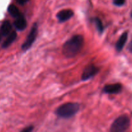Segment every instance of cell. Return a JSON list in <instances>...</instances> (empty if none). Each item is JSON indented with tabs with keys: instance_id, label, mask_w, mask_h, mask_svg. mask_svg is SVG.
<instances>
[{
	"instance_id": "obj_17",
	"label": "cell",
	"mask_w": 132,
	"mask_h": 132,
	"mask_svg": "<svg viewBox=\"0 0 132 132\" xmlns=\"http://www.w3.org/2000/svg\"><path fill=\"white\" fill-rule=\"evenodd\" d=\"M129 50L132 52V41H131V42L130 43V44H129Z\"/></svg>"
},
{
	"instance_id": "obj_18",
	"label": "cell",
	"mask_w": 132,
	"mask_h": 132,
	"mask_svg": "<svg viewBox=\"0 0 132 132\" xmlns=\"http://www.w3.org/2000/svg\"><path fill=\"white\" fill-rule=\"evenodd\" d=\"M131 16L132 17V12H131Z\"/></svg>"
},
{
	"instance_id": "obj_7",
	"label": "cell",
	"mask_w": 132,
	"mask_h": 132,
	"mask_svg": "<svg viewBox=\"0 0 132 132\" xmlns=\"http://www.w3.org/2000/svg\"><path fill=\"white\" fill-rule=\"evenodd\" d=\"M74 15V12L70 9H64L58 12L56 15L57 19L60 22H64L69 20Z\"/></svg>"
},
{
	"instance_id": "obj_8",
	"label": "cell",
	"mask_w": 132,
	"mask_h": 132,
	"mask_svg": "<svg viewBox=\"0 0 132 132\" xmlns=\"http://www.w3.org/2000/svg\"><path fill=\"white\" fill-rule=\"evenodd\" d=\"M14 24L15 28L18 30H23L27 27V21L22 14H21L19 17L16 18L14 22Z\"/></svg>"
},
{
	"instance_id": "obj_15",
	"label": "cell",
	"mask_w": 132,
	"mask_h": 132,
	"mask_svg": "<svg viewBox=\"0 0 132 132\" xmlns=\"http://www.w3.org/2000/svg\"><path fill=\"white\" fill-rule=\"evenodd\" d=\"M33 130V126H28V127L25 128H24L23 130H21V131H24V132H30L32 130Z\"/></svg>"
},
{
	"instance_id": "obj_10",
	"label": "cell",
	"mask_w": 132,
	"mask_h": 132,
	"mask_svg": "<svg viewBox=\"0 0 132 132\" xmlns=\"http://www.w3.org/2000/svg\"><path fill=\"white\" fill-rule=\"evenodd\" d=\"M17 34L16 32L15 31H12V32H10L9 35H8L7 37L5 39V41H4L3 43L2 47L5 48H7L15 41V39H16Z\"/></svg>"
},
{
	"instance_id": "obj_13",
	"label": "cell",
	"mask_w": 132,
	"mask_h": 132,
	"mask_svg": "<svg viewBox=\"0 0 132 132\" xmlns=\"http://www.w3.org/2000/svg\"><path fill=\"white\" fill-rule=\"evenodd\" d=\"M94 24H95L96 28L99 34H102L104 31V26L102 24V22L99 18H96L94 19Z\"/></svg>"
},
{
	"instance_id": "obj_2",
	"label": "cell",
	"mask_w": 132,
	"mask_h": 132,
	"mask_svg": "<svg viewBox=\"0 0 132 132\" xmlns=\"http://www.w3.org/2000/svg\"><path fill=\"white\" fill-rule=\"evenodd\" d=\"M79 104L76 103H67L60 106L55 111L58 117L69 118L75 116L79 110Z\"/></svg>"
},
{
	"instance_id": "obj_1",
	"label": "cell",
	"mask_w": 132,
	"mask_h": 132,
	"mask_svg": "<svg viewBox=\"0 0 132 132\" xmlns=\"http://www.w3.org/2000/svg\"><path fill=\"white\" fill-rule=\"evenodd\" d=\"M84 45V38L81 35H75L67 40L63 45V53L67 57L77 55Z\"/></svg>"
},
{
	"instance_id": "obj_4",
	"label": "cell",
	"mask_w": 132,
	"mask_h": 132,
	"mask_svg": "<svg viewBox=\"0 0 132 132\" xmlns=\"http://www.w3.org/2000/svg\"><path fill=\"white\" fill-rule=\"evenodd\" d=\"M38 34V26L36 23H34L31 28V31H30L29 34H28V36H27V39H26L25 41L23 43L21 46L22 50L25 51L27 50L31 46H32V43L34 42L35 39L36 38V36Z\"/></svg>"
},
{
	"instance_id": "obj_14",
	"label": "cell",
	"mask_w": 132,
	"mask_h": 132,
	"mask_svg": "<svg viewBox=\"0 0 132 132\" xmlns=\"http://www.w3.org/2000/svg\"><path fill=\"white\" fill-rule=\"evenodd\" d=\"M113 4L116 6H122L124 4L126 0H113Z\"/></svg>"
},
{
	"instance_id": "obj_19",
	"label": "cell",
	"mask_w": 132,
	"mask_h": 132,
	"mask_svg": "<svg viewBox=\"0 0 132 132\" xmlns=\"http://www.w3.org/2000/svg\"><path fill=\"white\" fill-rule=\"evenodd\" d=\"M0 39H1V34H0Z\"/></svg>"
},
{
	"instance_id": "obj_12",
	"label": "cell",
	"mask_w": 132,
	"mask_h": 132,
	"mask_svg": "<svg viewBox=\"0 0 132 132\" xmlns=\"http://www.w3.org/2000/svg\"><path fill=\"white\" fill-rule=\"evenodd\" d=\"M8 12L10 14V15H12L14 18H18V17H19L21 15L19 10L14 5H9V6L8 7Z\"/></svg>"
},
{
	"instance_id": "obj_3",
	"label": "cell",
	"mask_w": 132,
	"mask_h": 132,
	"mask_svg": "<svg viewBox=\"0 0 132 132\" xmlns=\"http://www.w3.org/2000/svg\"><path fill=\"white\" fill-rule=\"evenodd\" d=\"M130 121L129 117L126 115L119 116L111 125L110 131L111 132H122L126 131L129 127Z\"/></svg>"
},
{
	"instance_id": "obj_9",
	"label": "cell",
	"mask_w": 132,
	"mask_h": 132,
	"mask_svg": "<svg viewBox=\"0 0 132 132\" xmlns=\"http://www.w3.org/2000/svg\"><path fill=\"white\" fill-rule=\"evenodd\" d=\"M127 39H128V32H125L120 36V37L118 39L117 42L116 43L115 47H116V50L118 52H120L122 50L126 43Z\"/></svg>"
},
{
	"instance_id": "obj_11",
	"label": "cell",
	"mask_w": 132,
	"mask_h": 132,
	"mask_svg": "<svg viewBox=\"0 0 132 132\" xmlns=\"http://www.w3.org/2000/svg\"><path fill=\"white\" fill-rule=\"evenodd\" d=\"M12 25L10 21L6 20L2 23L1 26V33L3 36H8L11 32Z\"/></svg>"
},
{
	"instance_id": "obj_6",
	"label": "cell",
	"mask_w": 132,
	"mask_h": 132,
	"mask_svg": "<svg viewBox=\"0 0 132 132\" xmlns=\"http://www.w3.org/2000/svg\"><path fill=\"white\" fill-rule=\"evenodd\" d=\"M122 85L119 83L111 84V85H107L104 87L103 92L106 94H115L120 92L122 90Z\"/></svg>"
},
{
	"instance_id": "obj_5",
	"label": "cell",
	"mask_w": 132,
	"mask_h": 132,
	"mask_svg": "<svg viewBox=\"0 0 132 132\" xmlns=\"http://www.w3.org/2000/svg\"><path fill=\"white\" fill-rule=\"evenodd\" d=\"M98 72V68L94 64H90V65L87 66L85 69L83 71V73L82 74V79L83 81H86L89 79L93 76H95Z\"/></svg>"
},
{
	"instance_id": "obj_16",
	"label": "cell",
	"mask_w": 132,
	"mask_h": 132,
	"mask_svg": "<svg viewBox=\"0 0 132 132\" xmlns=\"http://www.w3.org/2000/svg\"><path fill=\"white\" fill-rule=\"evenodd\" d=\"M16 1H17V2L18 3L21 4V5H23V4L27 3V1H28V0H16Z\"/></svg>"
}]
</instances>
